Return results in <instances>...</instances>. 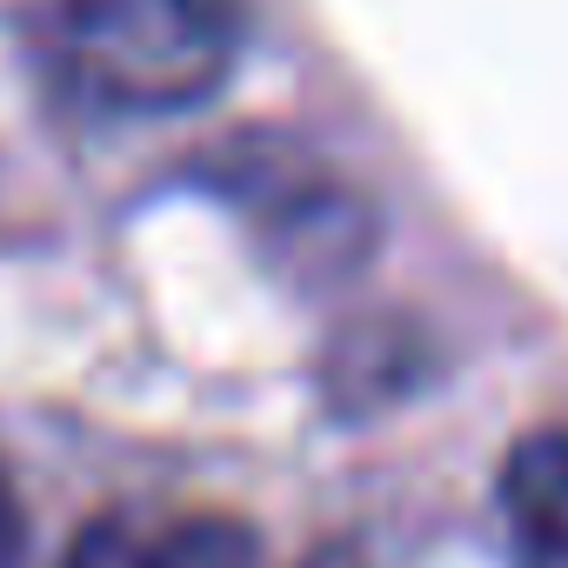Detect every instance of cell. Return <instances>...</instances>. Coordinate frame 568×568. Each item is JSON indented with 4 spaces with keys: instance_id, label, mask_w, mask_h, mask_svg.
Segmentation results:
<instances>
[{
    "instance_id": "cell-1",
    "label": "cell",
    "mask_w": 568,
    "mask_h": 568,
    "mask_svg": "<svg viewBox=\"0 0 568 568\" xmlns=\"http://www.w3.org/2000/svg\"><path fill=\"white\" fill-rule=\"evenodd\" d=\"M241 54V0H68V61L121 114L207 101Z\"/></svg>"
},
{
    "instance_id": "cell-2",
    "label": "cell",
    "mask_w": 568,
    "mask_h": 568,
    "mask_svg": "<svg viewBox=\"0 0 568 568\" xmlns=\"http://www.w3.org/2000/svg\"><path fill=\"white\" fill-rule=\"evenodd\" d=\"M501 508L548 568H568V428H535L508 448Z\"/></svg>"
},
{
    "instance_id": "cell-3",
    "label": "cell",
    "mask_w": 568,
    "mask_h": 568,
    "mask_svg": "<svg viewBox=\"0 0 568 568\" xmlns=\"http://www.w3.org/2000/svg\"><path fill=\"white\" fill-rule=\"evenodd\" d=\"M148 568H261V541L234 515H187L174 528H154Z\"/></svg>"
},
{
    "instance_id": "cell-4",
    "label": "cell",
    "mask_w": 568,
    "mask_h": 568,
    "mask_svg": "<svg viewBox=\"0 0 568 568\" xmlns=\"http://www.w3.org/2000/svg\"><path fill=\"white\" fill-rule=\"evenodd\" d=\"M148 548H154V528H141L134 515H101L68 541L54 568H148Z\"/></svg>"
},
{
    "instance_id": "cell-5",
    "label": "cell",
    "mask_w": 568,
    "mask_h": 568,
    "mask_svg": "<svg viewBox=\"0 0 568 568\" xmlns=\"http://www.w3.org/2000/svg\"><path fill=\"white\" fill-rule=\"evenodd\" d=\"M21 555H28V515H21L14 481L0 475V568H21Z\"/></svg>"
},
{
    "instance_id": "cell-6",
    "label": "cell",
    "mask_w": 568,
    "mask_h": 568,
    "mask_svg": "<svg viewBox=\"0 0 568 568\" xmlns=\"http://www.w3.org/2000/svg\"><path fill=\"white\" fill-rule=\"evenodd\" d=\"M302 568H368V561H362V548H348V541H335V548H315V555H308Z\"/></svg>"
}]
</instances>
